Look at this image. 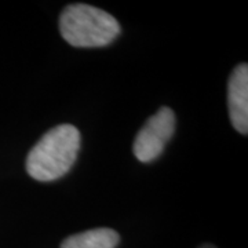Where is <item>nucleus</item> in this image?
Listing matches in <instances>:
<instances>
[{
    "label": "nucleus",
    "instance_id": "nucleus-6",
    "mask_svg": "<svg viewBox=\"0 0 248 248\" xmlns=\"http://www.w3.org/2000/svg\"><path fill=\"white\" fill-rule=\"evenodd\" d=\"M199 248H217L215 246H213V244H204V246H202V247Z\"/></svg>",
    "mask_w": 248,
    "mask_h": 248
},
{
    "label": "nucleus",
    "instance_id": "nucleus-2",
    "mask_svg": "<svg viewBox=\"0 0 248 248\" xmlns=\"http://www.w3.org/2000/svg\"><path fill=\"white\" fill-rule=\"evenodd\" d=\"M60 32L73 47H105L115 42L122 27L113 16L104 10L76 3L66 6L60 17Z\"/></svg>",
    "mask_w": 248,
    "mask_h": 248
},
{
    "label": "nucleus",
    "instance_id": "nucleus-5",
    "mask_svg": "<svg viewBox=\"0 0 248 248\" xmlns=\"http://www.w3.org/2000/svg\"><path fill=\"white\" fill-rule=\"evenodd\" d=\"M120 241L119 233L109 228H98L69 236L61 248H116Z\"/></svg>",
    "mask_w": 248,
    "mask_h": 248
},
{
    "label": "nucleus",
    "instance_id": "nucleus-1",
    "mask_svg": "<svg viewBox=\"0 0 248 248\" xmlns=\"http://www.w3.org/2000/svg\"><path fill=\"white\" fill-rule=\"evenodd\" d=\"M80 131L72 124H60L39 140L27 157V172L39 182H51L66 175L78 159Z\"/></svg>",
    "mask_w": 248,
    "mask_h": 248
},
{
    "label": "nucleus",
    "instance_id": "nucleus-3",
    "mask_svg": "<svg viewBox=\"0 0 248 248\" xmlns=\"http://www.w3.org/2000/svg\"><path fill=\"white\" fill-rule=\"evenodd\" d=\"M175 124L177 120L172 109L160 108L135 137L133 145L135 157L141 163H151L157 159L175 133Z\"/></svg>",
    "mask_w": 248,
    "mask_h": 248
},
{
    "label": "nucleus",
    "instance_id": "nucleus-4",
    "mask_svg": "<svg viewBox=\"0 0 248 248\" xmlns=\"http://www.w3.org/2000/svg\"><path fill=\"white\" fill-rule=\"evenodd\" d=\"M228 108L232 125L240 134L248 133V65L240 63L228 83Z\"/></svg>",
    "mask_w": 248,
    "mask_h": 248
}]
</instances>
